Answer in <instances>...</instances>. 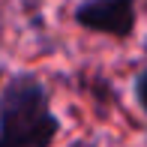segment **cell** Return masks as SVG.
Masks as SVG:
<instances>
[{"label": "cell", "mask_w": 147, "mask_h": 147, "mask_svg": "<svg viewBox=\"0 0 147 147\" xmlns=\"http://www.w3.org/2000/svg\"><path fill=\"white\" fill-rule=\"evenodd\" d=\"M57 135L60 117L45 84L33 72H15L0 93V147H51Z\"/></svg>", "instance_id": "1"}, {"label": "cell", "mask_w": 147, "mask_h": 147, "mask_svg": "<svg viewBox=\"0 0 147 147\" xmlns=\"http://www.w3.org/2000/svg\"><path fill=\"white\" fill-rule=\"evenodd\" d=\"M78 27L111 39H129L138 21V0H84L72 12Z\"/></svg>", "instance_id": "2"}, {"label": "cell", "mask_w": 147, "mask_h": 147, "mask_svg": "<svg viewBox=\"0 0 147 147\" xmlns=\"http://www.w3.org/2000/svg\"><path fill=\"white\" fill-rule=\"evenodd\" d=\"M132 90H135V99H138V105H141V111L147 114V66L135 75V81H132Z\"/></svg>", "instance_id": "3"}, {"label": "cell", "mask_w": 147, "mask_h": 147, "mask_svg": "<svg viewBox=\"0 0 147 147\" xmlns=\"http://www.w3.org/2000/svg\"><path fill=\"white\" fill-rule=\"evenodd\" d=\"M72 147H90V144H72Z\"/></svg>", "instance_id": "4"}, {"label": "cell", "mask_w": 147, "mask_h": 147, "mask_svg": "<svg viewBox=\"0 0 147 147\" xmlns=\"http://www.w3.org/2000/svg\"><path fill=\"white\" fill-rule=\"evenodd\" d=\"M144 54H147V39H144Z\"/></svg>", "instance_id": "5"}, {"label": "cell", "mask_w": 147, "mask_h": 147, "mask_svg": "<svg viewBox=\"0 0 147 147\" xmlns=\"http://www.w3.org/2000/svg\"><path fill=\"white\" fill-rule=\"evenodd\" d=\"M0 81H3V69H0Z\"/></svg>", "instance_id": "6"}]
</instances>
